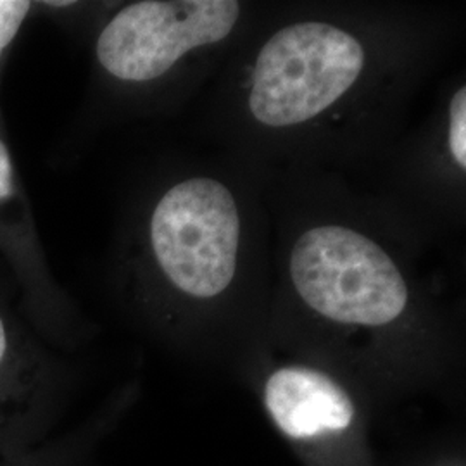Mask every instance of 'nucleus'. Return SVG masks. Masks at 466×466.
<instances>
[{"instance_id":"f257e3e1","label":"nucleus","mask_w":466,"mask_h":466,"mask_svg":"<svg viewBox=\"0 0 466 466\" xmlns=\"http://www.w3.org/2000/svg\"><path fill=\"white\" fill-rule=\"evenodd\" d=\"M365 50L327 23H298L261 49L250 90L254 117L268 127H292L321 115L358 80Z\"/></svg>"},{"instance_id":"f03ea898","label":"nucleus","mask_w":466,"mask_h":466,"mask_svg":"<svg viewBox=\"0 0 466 466\" xmlns=\"http://www.w3.org/2000/svg\"><path fill=\"white\" fill-rule=\"evenodd\" d=\"M290 275L300 298L323 317L377 327L408 302L400 271L385 250L344 227H318L296 242Z\"/></svg>"},{"instance_id":"7ed1b4c3","label":"nucleus","mask_w":466,"mask_h":466,"mask_svg":"<svg viewBox=\"0 0 466 466\" xmlns=\"http://www.w3.org/2000/svg\"><path fill=\"white\" fill-rule=\"evenodd\" d=\"M240 237L232 192L211 178L169 188L154 209L150 240L167 279L194 298H215L235 275Z\"/></svg>"},{"instance_id":"20e7f679","label":"nucleus","mask_w":466,"mask_h":466,"mask_svg":"<svg viewBox=\"0 0 466 466\" xmlns=\"http://www.w3.org/2000/svg\"><path fill=\"white\" fill-rule=\"evenodd\" d=\"M233 0H146L121 9L97 40L106 71L127 82L165 75L187 52L227 38L238 21Z\"/></svg>"},{"instance_id":"39448f33","label":"nucleus","mask_w":466,"mask_h":466,"mask_svg":"<svg viewBox=\"0 0 466 466\" xmlns=\"http://www.w3.org/2000/svg\"><path fill=\"white\" fill-rule=\"evenodd\" d=\"M267 408L282 432L309 439L348 429L354 417L350 396L325 373L309 368H282L265 389Z\"/></svg>"},{"instance_id":"423d86ee","label":"nucleus","mask_w":466,"mask_h":466,"mask_svg":"<svg viewBox=\"0 0 466 466\" xmlns=\"http://www.w3.org/2000/svg\"><path fill=\"white\" fill-rule=\"evenodd\" d=\"M450 150L456 163L466 167V90L460 88L451 100Z\"/></svg>"},{"instance_id":"0eeeda50","label":"nucleus","mask_w":466,"mask_h":466,"mask_svg":"<svg viewBox=\"0 0 466 466\" xmlns=\"http://www.w3.org/2000/svg\"><path fill=\"white\" fill-rule=\"evenodd\" d=\"M30 9L32 2L26 0H0V56L16 36Z\"/></svg>"},{"instance_id":"6e6552de","label":"nucleus","mask_w":466,"mask_h":466,"mask_svg":"<svg viewBox=\"0 0 466 466\" xmlns=\"http://www.w3.org/2000/svg\"><path fill=\"white\" fill-rule=\"evenodd\" d=\"M13 194V163L9 150L0 140V199H5Z\"/></svg>"},{"instance_id":"1a4fd4ad","label":"nucleus","mask_w":466,"mask_h":466,"mask_svg":"<svg viewBox=\"0 0 466 466\" xmlns=\"http://www.w3.org/2000/svg\"><path fill=\"white\" fill-rule=\"evenodd\" d=\"M5 348H7V339H5V329H4V323L0 319V363L4 360V354H5Z\"/></svg>"}]
</instances>
